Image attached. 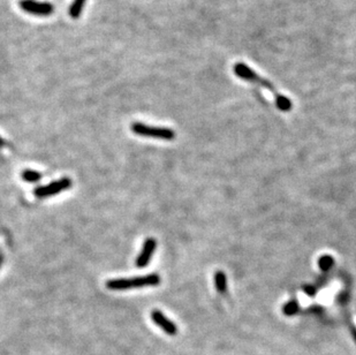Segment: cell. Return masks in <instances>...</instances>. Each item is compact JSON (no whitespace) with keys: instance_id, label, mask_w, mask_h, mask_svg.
<instances>
[{"instance_id":"cell-1","label":"cell","mask_w":356,"mask_h":355,"mask_svg":"<svg viewBox=\"0 0 356 355\" xmlns=\"http://www.w3.org/2000/svg\"><path fill=\"white\" fill-rule=\"evenodd\" d=\"M159 283L160 277L157 273H150L147 276L109 280L106 283V287L112 291H126L130 289H140V287L157 286L159 285Z\"/></svg>"},{"instance_id":"cell-2","label":"cell","mask_w":356,"mask_h":355,"mask_svg":"<svg viewBox=\"0 0 356 355\" xmlns=\"http://www.w3.org/2000/svg\"><path fill=\"white\" fill-rule=\"evenodd\" d=\"M132 130L136 135L152 137V139L171 141L176 137V133H174L172 129L166 128V127L148 126L142 122H134L132 125Z\"/></svg>"},{"instance_id":"cell-3","label":"cell","mask_w":356,"mask_h":355,"mask_svg":"<svg viewBox=\"0 0 356 355\" xmlns=\"http://www.w3.org/2000/svg\"><path fill=\"white\" fill-rule=\"evenodd\" d=\"M234 73H235V75L239 76L240 79L246 80V81H249L253 83H257V85L263 87V88L270 90V91L274 93V96L279 93L270 81H267V79L262 78L261 75H258L257 73H255L253 69L249 68V67H248L247 65H244V63H242V62L237 63V65L234 66Z\"/></svg>"},{"instance_id":"cell-4","label":"cell","mask_w":356,"mask_h":355,"mask_svg":"<svg viewBox=\"0 0 356 355\" xmlns=\"http://www.w3.org/2000/svg\"><path fill=\"white\" fill-rule=\"evenodd\" d=\"M70 186H72V180L69 178H61V179L49 183L46 186L37 187L33 190V194H35V196L39 197V199H44V197L57 195V194L61 193L63 190H67L70 188Z\"/></svg>"},{"instance_id":"cell-5","label":"cell","mask_w":356,"mask_h":355,"mask_svg":"<svg viewBox=\"0 0 356 355\" xmlns=\"http://www.w3.org/2000/svg\"><path fill=\"white\" fill-rule=\"evenodd\" d=\"M20 7L27 13L39 16H48L52 14L53 6L50 2H39L35 0H22L20 2Z\"/></svg>"},{"instance_id":"cell-6","label":"cell","mask_w":356,"mask_h":355,"mask_svg":"<svg viewBox=\"0 0 356 355\" xmlns=\"http://www.w3.org/2000/svg\"><path fill=\"white\" fill-rule=\"evenodd\" d=\"M156 248H157V241L152 239V237H149V239L144 241L142 250H141L140 255L137 256L135 262L136 266L146 267L148 264H149L151 257H152L154 250H156Z\"/></svg>"},{"instance_id":"cell-7","label":"cell","mask_w":356,"mask_h":355,"mask_svg":"<svg viewBox=\"0 0 356 355\" xmlns=\"http://www.w3.org/2000/svg\"><path fill=\"white\" fill-rule=\"evenodd\" d=\"M151 318H152L153 322L156 323L160 329L165 331V332L167 334H170V336H173V334L177 333V325L172 322V321H170L162 311L153 310L152 313H151Z\"/></svg>"},{"instance_id":"cell-8","label":"cell","mask_w":356,"mask_h":355,"mask_svg":"<svg viewBox=\"0 0 356 355\" xmlns=\"http://www.w3.org/2000/svg\"><path fill=\"white\" fill-rule=\"evenodd\" d=\"M214 285H216V289L219 293L226 292L227 279L223 271H218V272L214 274Z\"/></svg>"},{"instance_id":"cell-9","label":"cell","mask_w":356,"mask_h":355,"mask_svg":"<svg viewBox=\"0 0 356 355\" xmlns=\"http://www.w3.org/2000/svg\"><path fill=\"white\" fill-rule=\"evenodd\" d=\"M274 99H275V104H277V108L279 109L280 111L287 112L292 109L291 99L287 98L286 96H283L280 95V93H278V95L274 96Z\"/></svg>"},{"instance_id":"cell-10","label":"cell","mask_w":356,"mask_h":355,"mask_svg":"<svg viewBox=\"0 0 356 355\" xmlns=\"http://www.w3.org/2000/svg\"><path fill=\"white\" fill-rule=\"evenodd\" d=\"M85 4H86V0H74L72 6H70V9H69L70 16L74 19L79 18V16L81 15L83 7H85Z\"/></svg>"},{"instance_id":"cell-11","label":"cell","mask_w":356,"mask_h":355,"mask_svg":"<svg viewBox=\"0 0 356 355\" xmlns=\"http://www.w3.org/2000/svg\"><path fill=\"white\" fill-rule=\"evenodd\" d=\"M22 179L27 182H38L42 179V174L37 171L25 170L22 172Z\"/></svg>"},{"instance_id":"cell-12","label":"cell","mask_w":356,"mask_h":355,"mask_svg":"<svg viewBox=\"0 0 356 355\" xmlns=\"http://www.w3.org/2000/svg\"><path fill=\"white\" fill-rule=\"evenodd\" d=\"M318 266H320L321 270L324 272H327L328 270L333 266V259L330 255H324L318 260Z\"/></svg>"},{"instance_id":"cell-13","label":"cell","mask_w":356,"mask_h":355,"mask_svg":"<svg viewBox=\"0 0 356 355\" xmlns=\"http://www.w3.org/2000/svg\"><path fill=\"white\" fill-rule=\"evenodd\" d=\"M284 314L287 315V316H293V315H295L298 311V303L297 301H290V302L286 303L284 306Z\"/></svg>"},{"instance_id":"cell-14","label":"cell","mask_w":356,"mask_h":355,"mask_svg":"<svg viewBox=\"0 0 356 355\" xmlns=\"http://www.w3.org/2000/svg\"><path fill=\"white\" fill-rule=\"evenodd\" d=\"M304 292L308 294V296H314V294H316V287H312V286H305L304 287Z\"/></svg>"},{"instance_id":"cell-15","label":"cell","mask_w":356,"mask_h":355,"mask_svg":"<svg viewBox=\"0 0 356 355\" xmlns=\"http://www.w3.org/2000/svg\"><path fill=\"white\" fill-rule=\"evenodd\" d=\"M4 145H5V141L2 140V137H1V136H0V148H1V147L4 146Z\"/></svg>"},{"instance_id":"cell-16","label":"cell","mask_w":356,"mask_h":355,"mask_svg":"<svg viewBox=\"0 0 356 355\" xmlns=\"http://www.w3.org/2000/svg\"><path fill=\"white\" fill-rule=\"evenodd\" d=\"M354 336H355V339H356V331H354Z\"/></svg>"},{"instance_id":"cell-17","label":"cell","mask_w":356,"mask_h":355,"mask_svg":"<svg viewBox=\"0 0 356 355\" xmlns=\"http://www.w3.org/2000/svg\"><path fill=\"white\" fill-rule=\"evenodd\" d=\"M0 266H1V257H0Z\"/></svg>"}]
</instances>
